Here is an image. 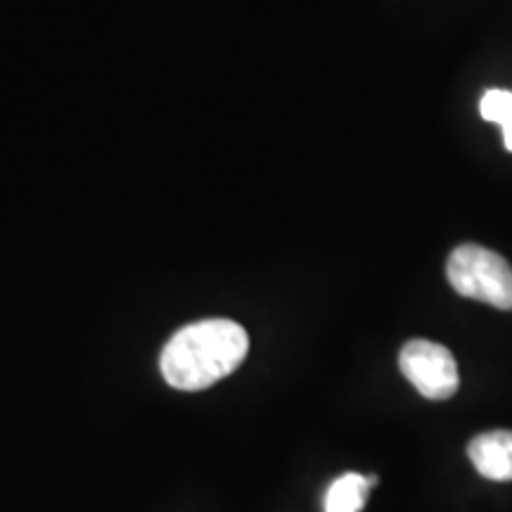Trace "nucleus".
<instances>
[{
    "instance_id": "nucleus-4",
    "label": "nucleus",
    "mask_w": 512,
    "mask_h": 512,
    "mask_svg": "<svg viewBox=\"0 0 512 512\" xmlns=\"http://www.w3.org/2000/svg\"><path fill=\"white\" fill-rule=\"evenodd\" d=\"M467 456L479 475L494 482H512V432H484L470 441Z\"/></svg>"
},
{
    "instance_id": "nucleus-1",
    "label": "nucleus",
    "mask_w": 512,
    "mask_h": 512,
    "mask_svg": "<svg viewBox=\"0 0 512 512\" xmlns=\"http://www.w3.org/2000/svg\"><path fill=\"white\" fill-rule=\"evenodd\" d=\"M249 335L228 318H207L185 325L166 342L159 358L164 380L181 392H200L242 366Z\"/></svg>"
},
{
    "instance_id": "nucleus-3",
    "label": "nucleus",
    "mask_w": 512,
    "mask_h": 512,
    "mask_svg": "<svg viewBox=\"0 0 512 512\" xmlns=\"http://www.w3.org/2000/svg\"><path fill=\"white\" fill-rule=\"evenodd\" d=\"M399 368L406 380L430 401L451 399L460 387L456 358L430 339H411L401 349Z\"/></svg>"
},
{
    "instance_id": "nucleus-6",
    "label": "nucleus",
    "mask_w": 512,
    "mask_h": 512,
    "mask_svg": "<svg viewBox=\"0 0 512 512\" xmlns=\"http://www.w3.org/2000/svg\"><path fill=\"white\" fill-rule=\"evenodd\" d=\"M479 112L486 121L501 124L505 147L512 152V91H501V88L486 91L482 95V102H479Z\"/></svg>"
},
{
    "instance_id": "nucleus-2",
    "label": "nucleus",
    "mask_w": 512,
    "mask_h": 512,
    "mask_svg": "<svg viewBox=\"0 0 512 512\" xmlns=\"http://www.w3.org/2000/svg\"><path fill=\"white\" fill-rule=\"evenodd\" d=\"M448 283L467 299L512 311V266L482 245H460L448 256Z\"/></svg>"
},
{
    "instance_id": "nucleus-5",
    "label": "nucleus",
    "mask_w": 512,
    "mask_h": 512,
    "mask_svg": "<svg viewBox=\"0 0 512 512\" xmlns=\"http://www.w3.org/2000/svg\"><path fill=\"white\" fill-rule=\"evenodd\" d=\"M375 484L377 477L358 475V472L337 477L325 494V512H361Z\"/></svg>"
}]
</instances>
